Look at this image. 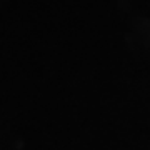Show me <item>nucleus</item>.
<instances>
[]
</instances>
